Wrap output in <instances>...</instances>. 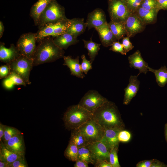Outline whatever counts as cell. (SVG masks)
I'll list each match as a JSON object with an SVG mask.
<instances>
[{
	"label": "cell",
	"mask_w": 167,
	"mask_h": 167,
	"mask_svg": "<svg viewBox=\"0 0 167 167\" xmlns=\"http://www.w3.org/2000/svg\"><path fill=\"white\" fill-rule=\"evenodd\" d=\"M53 38L51 36H47L38 42L33 58V66L54 62L63 58L64 49L55 44Z\"/></svg>",
	"instance_id": "1"
},
{
	"label": "cell",
	"mask_w": 167,
	"mask_h": 167,
	"mask_svg": "<svg viewBox=\"0 0 167 167\" xmlns=\"http://www.w3.org/2000/svg\"><path fill=\"white\" fill-rule=\"evenodd\" d=\"M93 118L104 129H122L118 109L114 104L108 101L93 113Z\"/></svg>",
	"instance_id": "2"
},
{
	"label": "cell",
	"mask_w": 167,
	"mask_h": 167,
	"mask_svg": "<svg viewBox=\"0 0 167 167\" xmlns=\"http://www.w3.org/2000/svg\"><path fill=\"white\" fill-rule=\"evenodd\" d=\"M93 113L78 104L69 107L64 114L63 120L66 129L72 130L79 127L92 118Z\"/></svg>",
	"instance_id": "3"
},
{
	"label": "cell",
	"mask_w": 167,
	"mask_h": 167,
	"mask_svg": "<svg viewBox=\"0 0 167 167\" xmlns=\"http://www.w3.org/2000/svg\"><path fill=\"white\" fill-rule=\"evenodd\" d=\"M64 7L56 0H52L41 15L37 26L38 29L49 23H55L66 19Z\"/></svg>",
	"instance_id": "4"
},
{
	"label": "cell",
	"mask_w": 167,
	"mask_h": 167,
	"mask_svg": "<svg viewBox=\"0 0 167 167\" xmlns=\"http://www.w3.org/2000/svg\"><path fill=\"white\" fill-rule=\"evenodd\" d=\"M72 19H66L55 23H49L38 29L36 33V41L38 43L44 38L51 36L54 38L66 33L71 25Z\"/></svg>",
	"instance_id": "5"
},
{
	"label": "cell",
	"mask_w": 167,
	"mask_h": 167,
	"mask_svg": "<svg viewBox=\"0 0 167 167\" xmlns=\"http://www.w3.org/2000/svg\"><path fill=\"white\" fill-rule=\"evenodd\" d=\"M33 59L20 55L9 64L11 72L17 74L21 77L26 84H30V71L32 67Z\"/></svg>",
	"instance_id": "6"
},
{
	"label": "cell",
	"mask_w": 167,
	"mask_h": 167,
	"mask_svg": "<svg viewBox=\"0 0 167 167\" xmlns=\"http://www.w3.org/2000/svg\"><path fill=\"white\" fill-rule=\"evenodd\" d=\"M89 143L100 141L105 129L93 118L78 128Z\"/></svg>",
	"instance_id": "7"
},
{
	"label": "cell",
	"mask_w": 167,
	"mask_h": 167,
	"mask_svg": "<svg viewBox=\"0 0 167 167\" xmlns=\"http://www.w3.org/2000/svg\"><path fill=\"white\" fill-rule=\"evenodd\" d=\"M36 42V33H25L20 36L16 46L21 55L33 59L37 46Z\"/></svg>",
	"instance_id": "8"
},
{
	"label": "cell",
	"mask_w": 167,
	"mask_h": 167,
	"mask_svg": "<svg viewBox=\"0 0 167 167\" xmlns=\"http://www.w3.org/2000/svg\"><path fill=\"white\" fill-rule=\"evenodd\" d=\"M108 11L110 20L124 22L131 13L124 0H108Z\"/></svg>",
	"instance_id": "9"
},
{
	"label": "cell",
	"mask_w": 167,
	"mask_h": 167,
	"mask_svg": "<svg viewBox=\"0 0 167 167\" xmlns=\"http://www.w3.org/2000/svg\"><path fill=\"white\" fill-rule=\"evenodd\" d=\"M108 101L97 91H88L81 98L78 104L89 112L93 113Z\"/></svg>",
	"instance_id": "10"
},
{
	"label": "cell",
	"mask_w": 167,
	"mask_h": 167,
	"mask_svg": "<svg viewBox=\"0 0 167 167\" xmlns=\"http://www.w3.org/2000/svg\"><path fill=\"white\" fill-rule=\"evenodd\" d=\"M124 24L126 36L130 38L143 32L146 26L135 12L130 13L124 22Z\"/></svg>",
	"instance_id": "11"
},
{
	"label": "cell",
	"mask_w": 167,
	"mask_h": 167,
	"mask_svg": "<svg viewBox=\"0 0 167 167\" xmlns=\"http://www.w3.org/2000/svg\"><path fill=\"white\" fill-rule=\"evenodd\" d=\"M87 146L90 151L94 164L97 161L102 160L109 161L110 151L100 141L89 143Z\"/></svg>",
	"instance_id": "12"
},
{
	"label": "cell",
	"mask_w": 167,
	"mask_h": 167,
	"mask_svg": "<svg viewBox=\"0 0 167 167\" xmlns=\"http://www.w3.org/2000/svg\"><path fill=\"white\" fill-rule=\"evenodd\" d=\"M107 22L104 11L101 8H97L88 14L86 23L89 29L100 27Z\"/></svg>",
	"instance_id": "13"
},
{
	"label": "cell",
	"mask_w": 167,
	"mask_h": 167,
	"mask_svg": "<svg viewBox=\"0 0 167 167\" xmlns=\"http://www.w3.org/2000/svg\"><path fill=\"white\" fill-rule=\"evenodd\" d=\"M3 143L9 150L21 156L25 155V147L23 134L21 132Z\"/></svg>",
	"instance_id": "14"
},
{
	"label": "cell",
	"mask_w": 167,
	"mask_h": 167,
	"mask_svg": "<svg viewBox=\"0 0 167 167\" xmlns=\"http://www.w3.org/2000/svg\"><path fill=\"white\" fill-rule=\"evenodd\" d=\"M21 55L16 46L13 44L10 47H5L3 42H0V60L1 62L10 64Z\"/></svg>",
	"instance_id": "15"
},
{
	"label": "cell",
	"mask_w": 167,
	"mask_h": 167,
	"mask_svg": "<svg viewBox=\"0 0 167 167\" xmlns=\"http://www.w3.org/2000/svg\"><path fill=\"white\" fill-rule=\"evenodd\" d=\"M104 129V134L100 141L109 151L113 148H118L119 142L118 134L122 129L112 128Z\"/></svg>",
	"instance_id": "16"
},
{
	"label": "cell",
	"mask_w": 167,
	"mask_h": 167,
	"mask_svg": "<svg viewBox=\"0 0 167 167\" xmlns=\"http://www.w3.org/2000/svg\"><path fill=\"white\" fill-rule=\"evenodd\" d=\"M95 29L98 32L102 45L105 47L111 46L118 40L109 28L107 22Z\"/></svg>",
	"instance_id": "17"
},
{
	"label": "cell",
	"mask_w": 167,
	"mask_h": 167,
	"mask_svg": "<svg viewBox=\"0 0 167 167\" xmlns=\"http://www.w3.org/2000/svg\"><path fill=\"white\" fill-rule=\"evenodd\" d=\"M130 66L138 69L139 72L138 76L141 73L146 74L148 71V63L142 58L140 51L137 50L128 57Z\"/></svg>",
	"instance_id": "18"
},
{
	"label": "cell",
	"mask_w": 167,
	"mask_h": 167,
	"mask_svg": "<svg viewBox=\"0 0 167 167\" xmlns=\"http://www.w3.org/2000/svg\"><path fill=\"white\" fill-rule=\"evenodd\" d=\"M137 76L131 75L129 79V83L124 89L125 94L123 103L129 104L132 99L135 96L139 87L140 81Z\"/></svg>",
	"instance_id": "19"
},
{
	"label": "cell",
	"mask_w": 167,
	"mask_h": 167,
	"mask_svg": "<svg viewBox=\"0 0 167 167\" xmlns=\"http://www.w3.org/2000/svg\"><path fill=\"white\" fill-rule=\"evenodd\" d=\"M159 11L158 9L147 10L140 7L134 12L146 25L153 24L156 23L157 14Z\"/></svg>",
	"instance_id": "20"
},
{
	"label": "cell",
	"mask_w": 167,
	"mask_h": 167,
	"mask_svg": "<svg viewBox=\"0 0 167 167\" xmlns=\"http://www.w3.org/2000/svg\"><path fill=\"white\" fill-rule=\"evenodd\" d=\"M63 58V65L67 66L69 68L71 75L82 79L85 77L81 70L79 56L75 59L72 58L71 56H64Z\"/></svg>",
	"instance_id": "21"
},
{
	"label": "cell",
	"mask_w": 167,
	"mask_h": 167,
	"mask_svg": "<svg viewBox=\"0 0 167 167\" xmlns=\"http://www.w3.org/2000/svg\"><path fill=\"white\" fill-rule=\"evenodd\" d=\"M53 41L57 46L63 49H66L69 46L79 41L76 37L67 32L54 38Z\"/></svg>",
	"instance_id": "22"
},
{
	"label": "cell",
	"mask_w": 167,
	"mask_h": 167,
	"mask_svg": "<svg viewBox=\"0 0 167 167\" xmlns=\"http://www.w3.org/2000/svg\"><path fill=\"white\" fill-rule=\"evenodd\" d=\"M52 0H38L32 6L30 15L33 19L35 26H38L41 15Z\"/></svg>",
	"instance_id": "23"
},
{
	"label": "cell",
	"mask_w": 167,
	"mask_h": 167,
	"mask_svg": "<svg viewBox=\"0 0 167 167\" xmlns=\"http://www.w3.org/2000/svg\"><path fill=\"white\" fill-rule=\"evenodd\" d=\"M87 25L84 22L83 18H74L72 19V22L66 32L77 37L85 31Z\"/></svg>",
	"instance_id": "24"
},
{
	"label": "cell",
	"mask_w": 167,
	"mask_h": 167,
	"mask_svg": "<svg viewBox=\"0 0 167 167\" xmlns=\"http://www.w3.org/2000/svg\"><path fill=\"white\" fill-rule=\"evenodd\" d=\"M22 156L7 149L3 141H0V160L6 161L9 166L10 164Z\"/></svg>",
	"instance_id": "25"
},
{
	"label": "cell",
	"mask_w": 167,
	"mask_h": 167,
	"mask_svg": "<svg viewBox=\"0 0 167 167\" xmlns=\"http://www.w3.org/2000/svg\"><path fill=\"white\" fill-rule=\"evenodd\" d=\"M108 24L118 41L123 38L126 35L124 22H117L110 20Z\"/></svg>",
	"instance_id": "26"
},
{
	"label": "cell",
	"mask_w": 167,
	"mask_h": 167,
	"mask_svg": "<svg viewBox=\"0 0 167 167\" xmlns=\"http://www.w3.org/2000/svg\"><path fill=\"white\" fill-rule=\"evenodd\" d=\"M148 70L155 74L156 82L159 86L163 87L167 84V68L165 66H161L157 70L149 67Z\"/></svg>",
	"instance_id": "27"
},
{
	"label": "cell",
	"mask_w": 167,
	"mask_h": 167,
	"mask_svg": "<svg viewBox=\"0 0 167 167\" xmlns=\"http://www.w3.org/2000/svg\"><path fill=\"white\" fill-rule=\"evenodd\" d=\"M71 135L69 142L77 146L78 148L87 145L89 142L78 128L71 130Z\"/></svg>",
	"instance_id": "28"
},
{
	"label": "cell",
	"mask_w": 167,
	"mask_h": 167,
	"mask_svg": "<svg viewBox=\"0 0 167 167\" xmlns=\"http://www.w3.org/2000/svg\"><path fill=\"white\" fill-rule=\"evenodd\" d=\"M84 47L88 50V55L90 58V61L92 63L97 55L100 49L101 44L97 43L92 41L91 38L90 40H82Z\"/></svg>",
	"instance_id": "29"
},
{
	"label": "cell",
	"mask_w": 167,
	"mask_h": 167,
	"mask_svg": "<svg viewBox=\"0 0 167 167\" xmlns=\"http://www.w3.org/2000/svg\"><path fill=\"white\" fill-rule=\"evenodd\" d=\"M78 148L74 143L69 142L64 152L65 157L69 160L75 161L77 159Z\"/></svg>",
	"instance_id": "30"
},
{
	"label": "cell",
	"mask_w": 167,
	"mask_h": 167,
	"mask_svg": "<svg viewBox=\"0 0 167 167\" xmlns=\"http://www.w3.org/2000/svg\"><path fill=\"white\" fill-rule=\"evenodd\" d=\"M77 159L82 160L88 164H94L90 151L87 145L78 148Z\"/></svg>",
	"instance_id": "31"
},
{
	"label": "cell",
	"mask_w": 167,
	"mask_h": 167,
	"mask_svg": "<svg viewBox=\"0 0 167 167\" xmlns=\"http://www.w3.org/2000/svg\"><path fill=\"white\" fill-rule=\"evenodd\" d=\"M17 129L9 126L5 125L4 134L2 141L5 142L15 135L21 133Z\"/></svg>",
	"instance_id": "32"
},
{
	"label": "cell",
	"mask_w": 167,
	"mask_h": 167,
	"mask_svg": "<svg viewBox=\"0 0 167 167\" xmlns=\"http://www.w3.org/2000/svg\"><path fill=\"white\" fill-rule=\"evenodd\" d=\"M118 148H113L110 151L109 161L112 167H120L118 156Z\"/></svg>",
	"instance_id": "33"
},
{
	"label": "cell",
	"mask_w": 167,
	"mask_h": 167,
	"mask_svg": "<svg viewBox=\"0 0 167 167\" xmlns=\"http://www.w3.org/2000/svg\"><path fill=\"white\" fill-rule=\"evenodd\" d=\"M130 13L135 12L140 7L143 0H124Z\"/></svg>",
	"instance_id": "34"
},
{
	"label": "cell",
	"mask_w": 167,
	"mask_h": 167,
	"mask_svg": "<svg viewBox=\"0 0 167 167\" xmlns=\"http://www.w3.org/2000/svg\"><path fill=\"white\" fill-rule=\"evenodd\" d=\"M140 7L148 10L156 9L159 10L156 0H143Z\"/></svg>",
	"instance_id": "35"
},
{
	"label": "cell",
	"mask_w": 167,
	"mask_h": 167,
	"mask_svg": "<svg viewBox=\"0 0 167 167\" xmlns=\"http://www.w3.org/2000/svg\"><path fill=\"white\" fill-rule=\"evenodd\" d=\"M82 62L81 64V67L82 71L87 74L89 70L92 69V63L89 61L87 60L84 54L81 56Z\"/></svg>",
	"instance_id": "36"
},
{
	"label": "cell",
	"mask_w": 167,
	"mask_h": 167,
	"mask_svg": "<svg viewBox=\"0 0 167 167\" xmlns=\"http://www.w3.org/2000/svg\"><path fill=\"white\" fill-rule=\"evenodd\" d=\"M7 77L11 80L14 85H22L26 86V84L23 79L17 74L11 72Z\"/></svg>",
	"instance_id": "37"
},
{
	"label": "cell",
	"mask_w": 167,
	"mask_h": 167,
	"mask_svg": "<svg viewBox=\"0 0 167 167\" xmlns=\"http://www.w3.org/2000/svg\"><path fill=\"white\" fill-rule=\"evenodd\" d=\"M28 165L25 158L24 156H23L10 165L9 167H28Z\"/></svg>",
	"instance_id": "38"
},
{
	"label": "cell",
	"mask_w": 167,
	"mask_h": 167,
	"mask_svg": "<svg viewBox=\"0 0 167 167\" xmlns=\"http://www.w3.org/2000/svg\"><path fill=\"white\" fill-rule=\"evenodd\" d=\"M131 137L130 133L126 130H121L118 134V139L119 142H127L130 140Z\"/></svg>",
	"instance_id": "39"
},
{
	"label": "cell",
	"mask_w": 167,
	"mask_h": 167,
	"mask_svg": "<svg viewBox=\"0 0 167 167\" xmlns=\"http://www.w3.org/2000/svg\"><path fill=\"white\" fill-rule=\"evenodd\" d=\"M110 50L115 52L120 53L122 55H126L122 44L118 41L115 42L111 45V47L109 49Z\"/></svg>",
	"instance_id": "40"
},
{
	"label": "cell",
	"mask_w": 167,
	"mask_h": 167,
	"mask_svg": "<svg viewBox=\"0 0 167 167\" xmlns=\"http://www.w3.org/2000/svg\"><path fill=\"white\" fill-rule=\"evenodd\" d=\"M130 37L126 36L122 38V44L123 46L124 50L126 54L127 52L132 50L134 47L132 43L130 40Z\"/></svg>",
	"instance_id": "41"
},
{
	"label": "cell",
	"mask_w": 167,
	"mask_h": 167,
	"mask_svg": "<svg viewBox=\"0 0 167 167\" xmlns=\"http://www.w3.org/2000/svg\"><path fill=\"white\" fill-rule=\"evenodd\" d=\"M11 73L9 64L2 65L0 67V78L2 79L6 77Z\"/></svg>",
	"instance_id": "42"
},
{
	"label": "cell",
	"mask_w": 167,
	"mask_h": 167,
	"mask_svg": "<svg viewBox=\"0 0 167 167\" xmlns=\"http://www.w3.org/2000/svg\"><path fill=\"white\" fill-rule=\"evenodd\" d=\"M96 167H112L109 161L106 160H102L96 162L94 164Z\"/></svg>",
	"instance_id": "43"
},
{
	"label": "cell",
	"mask_w": 167,
	"mask_h": 167,
	"mask_svg": "<svg viewBox=\"0 0 167 167\" xmlns=\"http://www.w3.org/2000/svg\"><path fill=\"white\" fill-rule=\"evenodd\" d=\"M3 84L5 88L8 89L12 88L14 85L11 79L7 76L4 80Z\"/></svg>",
	"instance_id": "44"
},
{
	"label": "cell",
	"mask_w": 167,
	"mask_h": 167,
	"mask_svg": "<svg viewBox=\"0 0 167 167\" xmlns=\"http://www.w3.org/2000/svg\"><path fill=\"white\" fill-rule=\"evenodd\" d=\"M154 161V160H145L141 161L136 165L137 167H150Z\"/></svg>",
	"instance_id": "45"
},
{
	"label": "cell",
	"mask_w": 167,
	"mask_h": 167,
	"mask_svg": "<svg viewBox=\"0 0 167 167\" xmlns=\"http://www.w3.org/2000/svg\"><path fill=\"white\" fill-rule=\"evenodd\" d=\"M159 10H167V0H157Z\"/></svg>",
	"instance_id": "46"
},
{
	"label": "cell",
	"mask_w": 167,
	"mask_h": 167,
	"mask_svg": "<svg viewBox=\"0 0 167 167\" xmlns=\"http://www.w3.org/2000/svg\"><path fill=\"white\" fill-rule=\"evenodd\" d=\"M88 164L87 162L84 161L77 159L74 165V167H88Z\"/></svg>",
	"instance_id": "47"
},
{
	"label": "cell",
	"mask_w": 167,
	"mask_h": 167,
	"mask_svg": "<svg viewBox=\"0 0 167 167\" xmlns=\"http://www.w3.org/2000/svg\"><path fill=\"white\" fill-rule=\"evenodd\" d=\"M166 165L158 161H154L151 167H166Z\"/></svg>",
	"instance_id": "48"
},
{
	"label": "cell",
	"mask_w": 167,
	"mask_h": 167,
	"mask_svg": "<svg viewBox=\"0 0 167 167\" xmlns=\"http://www.w3.org/2000/svg\"><path fill=\"white\" fill-rule=\"evenodd\" d=\"M5 125L0 123V141L2 140L5 131Z\"/></svg>",
	"instance_id": "49"
},
{
	"label": "cell",
	"mask_w": 167,
	"mask_h": 167,
	"mask_svg": "<svg viewBox=\"0 0 167 167\" xmlns=\"http://www.w3.org/2000/svg\"><path fill=\"white\" fill-rule=\"evenodd\" d=\"M4 30V27L3 23L0 21V38L2 37Z\"/></svg>",
	"instance_id": "50"
},
{
	"label": "cell",
	"mask_w": 167,
	"mask_h": 167,
	"mask_svg": "<svg viewBox=\"0 0 167 167\" xmlns=\"http://www.w3.org/2000/svg\"><path fill=\"white\" fill-rule=\"evenodd\" d=\"M0 167H9L8 163L4 161L0 160Z\"/></svg>",
	"instance_id": "51"
},
{
	"label": "cell",
	"mask_w": 167,
	"mask_h": 167,
	"mask_svg": "<svg viewBox=\"0 0 167 167\" xmlns=\"http://www.w3.org/2000/svg\"><path fill=\"white\" fill-rule=\"evenodd\" d=\"M165 135L166 140L167 142V123L165 124Z\"/></svg>",
	"instance_id": "52"
},
{
	"label": "cell",
	"mask_w": 167,
	"mask_h": 167,
	"mask_svg": "<svg viewBox=\"0 0 167 167\" xmlns=\"http://www.w3.org/2000/svg\"></svg>",
	"instance_id": "53"
}]
</instances>
